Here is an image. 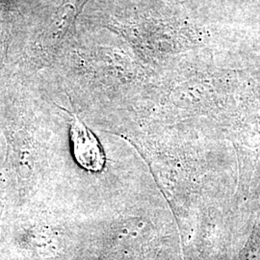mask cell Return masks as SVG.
<instances>
[{
  "label": "cell",
  "instance_id": "cell-1",
  "mask_svg": "<svg viewBox=\"0 0 260 260\" xmlns=\"http://www.w3.org/2000/svg\"><path fill=\"white\" fill-rule=\"evenodd\" d=\"M71 141L75 161L89 172L99 173L105 165L103 148L93 132L75 114L71 124Z\"/></svg>",
  "mask_w": 260,
  "mask_h": 260
},
{
  "label": "cell",
  "instance_id": "cell-2",
  "mask_svg": "<svg viewBox=\"0 0 260 260\" xmlns=\"http://www.w3.org/2000/svg\"><path fill=\"white\" fill-rule=\"evenodd\" d=\"M87 0H69L57 10L42 34V46L50 50L59 46L70 34L74 33L77 17Z\"/></svg>",
  "mask_w": 260,
  "mask_h": 260
}]
</instances>
